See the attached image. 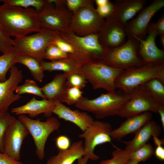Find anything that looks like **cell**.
Masks as SVG:
<instances>
[{"mask_svg": "<svg viewBox=\"0 0 164 164\" xmlns=\"http://www.w3.org/2000/svg\"><path fill=\"white\" fill-rule=\"evenodd\" d=\"M0 23L10 37L15 38L37 32L41 29L38 13L34 8L4 4L0 5Z\"/></svg>", "mask_w": 164, "mask_h": 164, "instance_id": "obj_1", "label": "cell"}, {"mask_svg": "<svg viewBox=\"0 0 164 164\" xmlns=\"http://www.w3.org/2000/svg\"><path fill=\"white\" fill-rule=\"evenodd\" d=\"M129 99L128 94L121 90L108 92L92 99L83 96L75 106L79 109L92 113L97 118L101 119L117 115Z\"/></svg>", "mask_w": 164, "mask_h": 164, "instance_id": "obj_2", "label": "cell"}, {"mask_svg": "<svg viewBox=\"0 0 164 164\" xmlns=\"http://www.w3.org/2000/svg\"><path fill=\"white\" fill-rule=\"evenodd\" d=\"M155 78L164 84V63L146 64L123 70L115 80V87L128 94L135 88Z\"/></svg>", "mask_w": 164, "mask_h": 164, "instance_id": "obj_3", "label": "cell"}, {"mask_svg": "<svg viewBox=\"0 0 164 164\" xmlns=\"http://www.w3.org/2000/svg\"><path fill=\"white\" fill-rule=\"evenodd\" d=\"M139 42L137 39L128 37L121 45L105 49L104 57L100 62L111 67L123 70L142 66L146 63L139 56Z\"/></svg>", "mask_w": 164, "mask_h": 164, "instance_id": "obj_4", "label": "cell"}, {"mask_svg": "<svg viewBox=\"0 0 164 164\" xmlns=\"http://www.w3.org/2000/svg\"><path fill=\"white\" fill-rule=\"evenodd\" d=\"M60 36L59 32L41 29L32 35L15 38L13 39L14 49L19 55L30 56L40 63L44 59L47 47Z\"/></svg>", "mask_w": 164, "mask_h": 164, "instance_id": "obj_5", "label": "cell"}, {"mask_svg": "<svg viewBox=\"0 0 164 164\" xmlns=\"http://www.w3.org/2000/svg\"><path fill=\"white\" fill-rule=\"evenodd\" d=\"M123 70L99 61L91 62L80 67L81 74L94 89L102 88L108 92L115 91V80Z\"/></svg>", "mask_w": 164, "mask_h": 164, "instance_id": "obj_6", "label": "cell"}, {"mask_svg": "<svg viewBox=\"0 0 164 164\" xmlns=\"http://www.w3.org/2000/svg\"><path fill=\"white\" fill-rule=\"evenodd\" d=\"M26 126L32 136L36 147V154L38 159L42 160L45 156V148L50 135L58 130L60 126L58 119L50 117L45 121L34 120L25 114H20L18 119Z\"/></svg>", "mask_w": 164, "mask_h": 164, "instance_id": "obj_7", "label": "cell"}, {"mask_svg": "<svg viewBox=\"0 0 164 164\" xmlns=\"http://www.w3.org/2000/svg\"><path fill=\"white\" fill-rule=\"evenodd\" d=\"M112 130L109 122L94 120L90 126L78 135L79 138L84 139L83 156L93 161L98 160L100 157L94 153L95 148L99 145L111 142Z\"/></svg>", "mask_w": 164, "mask_h": 164, "instance_id": "obj_8", "label": "cell"}, {"mask_svg": "<svg viewBox=\"0 0 164 164\" xmlns=\"http://www.w3.org/2000/svg\"><path fill=\"white\" fill-rule=\"evenodd\" d=\"M104 21L97 13L94 5L83 8L72 13L70 31L80 36L97 34Z\"/></svg>", "mask_w": 164, "mask_h": 164, "instance_id": "obj_9", "label": "cell"}, {"mask_svg": "<svg viewBox=\"0 0 164 164\" xmlns=\"http://www.w3.org/2000/svg\"><path fill=\"white\" fill-rule=\"evenodd\" d=\"M129 99L117 115L126 118L146 111L158 113L159 105L142 85L133 89L128 94Z\"/></svg>", "mask_w": 164, "mask_h": 164, "instance_id": "obj_10", "label": "cell"}, {"mask_svg": "<svg viewBox=\"0 0 164 164\" xmlns=\"http://www.w3.org/2000/svg\"><path fill=\"white\" fill-rule=\"evenodd\" d=\"M47 1L46 6L38 13L40 28L60 33L69 32L72 13L66 6L56 7Z\"/></svg>", "mask_w": 164, "mask_h": 164, "instance_id": "obj_11", "label": "cell"}, {"mask_svg": "<svg viewBox=\"0 0 164 164\" xmlns=\"http://www.w3.org/2000/svg\"><path fill=\"white\" fill-rule=\"evenodd\" d=\"M164 6V0H155L141 10L137 16L126 25L127 36L144 39L147 30L152 17Z\"/></svg>", "mask_w": 164, "mask_h": 164, "instance_id": "obj_12", "label": "cell"}, {"mask_svg": "<svg viewBox=\"0 0 164 164\" xmlns=\"http://www.w3.org/2000/svg\"><path fill=\"white\" fill-rule=\"evenodd\" d=\"M29 134L25 125L16 119L8 127L3 140V153L17 161L20 159V150L23 142Z\"/></svg>", "mask_w": 164, "mask_h": 164, "instance_id": "obj_13", "label": "cell"}, {"mask_svg": "<svg viewBox=\"0 0 164 164\" xmlns=\"http://www.w3.org/2000/svg\"><path fill=\"white\" fill-rule=\"evenodd\" d=\"M97 34L100 44L106 50L121 45L126 41L127 36L125 26L111 16L106 19Z\"/></svg>", "mask_w": 164, "mask_h": 164, "instance_id": "obj_14", "label": "cell"}, {"mask_svg": "<svg viewBox=\"0 0 164 164\" xmlns=\"http://www.w3.org/2000/svg\"><path fill=\"white\" fill-rule=\"evenodd\" d=\"M144 39L136 38L139 42V55L146 64L164 63V51L158 48L155 39L158 34L152 22L149 23Z\"/></svg>", "mask_w": 164, "mask_h": 164, "instance_id": "obj_15", "label": "cell"}, {"mask_svg": "<svg viewBox=\"0 0 164 164\" xmlns=\"http://www.w3.org/2000/svg\"><path fill=\"white\" fill-rule=\"evenodd\" d=\"M10 76L4 82H0V114L7 112L10 106L22 97L14 91L22 80V71L14 66L9 70Z\"/></svg>", "mask_w": 164, "mask_h": 164, "instance_id": "obj_16", "label": "cell"}, {"mask_svg": "<svg viewBox=\"0 0 164 164\" xmlns=\"http://www.w3.org/2000/svg\"><path fill=\"white\" fill-rule=\"evenodd\" d=\"M60 36L78 46L88 54L93 61H101L104 57L106 50L100 44L97 34L80 36L69 31L60 33Z\"/></svg>", "mask_w": 164, "mask_h": 164, "instance_id": "obj_17", "label": "cell"}, {"mask_svg": "<svg viewBox=\"0 0 164 164\" xmlns=\"http://www.w3.org/2000/svg\"><path fill=\"white\" fill-rule=\"evenodd\" d=\"M54 102L55 105L53 113L57 115L59 118L73 123L83 132L90 126L94 120L86 111L72 110L56 100Z\"/></svg>", "mask_w": 164, "mask_h": 164, "instance_id": "obj_18", "label": "cell"}, {"mask_svg": "<svg viewBox=\"0 0 164 164\" xmlns=\"http://www.w3.org/2000/svg\"><path fill=\"white\" fill-rule=\"evenodd\" d=\"M146 0H117L113 2L114 6L111 16L123 26L126 25L145 5Z\"/></svg>", "mask_w": 164, "mask_h": 164, "instance_id": "obj_19", "label": "cell"}, {"mask_svg": "<svg viewBox=\"0 0 164 164\" xmlns=\"http://www.w3.org/2000/svg\"><path fill=\"white\" fill-rule=\"evenodd\" d=\"M55 105L54 101L45 98L39 100L34 97L25 104L12 108L11 112L15 115L28 114L31 118H34L41 114H44L46 117H49L53 113Z\"/></svg>", "mask_w": 164, "mask_h": 164, "instance_id": "obj_20", "label": "cell"}, {"mask_svg": "<svg viewBox=\"0 0 164 164\" xmlns=\"http://www.w3.org/2000/svg\"><path fill=\"white\" fill-rule=\"evenodd\" d=\"M152 117V113L146 111L127 118L118 128L112 130L111 137V138L119 140L130 134L135 133L150 121Z\"/></svg>", "mask_w": 164, "mask_h": 164, "instance_id": "obj_21", "label": "cell"}, {"mask_svg": "<svg viewBox=\"0 0 164 164\" xmlns=\"http://www.w3.org/2000/svg\"><path fill=\"white\" fill-rule=\"evenodd\" d=\"M160 126L154 121H150L135 134L131 140L125 142V149L131 153L147 143L152 136L159 137L161 134Z\"/></svg>", "mask_w": 164, "mask_h": 164, "instance_id": "obj_22", "label": "cell"}, {"mask_svg": "<svg viewBox=\"0 0 164 164\" xmlns=\"http://www.w3.org/2000/svg\"><path fill=\"white\" fill-rule=\"evenodd\" d=\"M83 141L80 140L73 142L67 149L59 150L58 154L51 156L45 164H73L83 156Z\"/></svg>", "mask_w": 164, "mask_h": 164, "instance_id": "obj_23", "label": "cell"}, {"mask_svg": "<svg viewBox=\"0 0 164 164\" xmlns=\"http://www.w3.org/2000/svg\"><path fill=\"white\" fill-rule=\"evenodd\" d=\"M69 73H64L57 74L52 81L41 87L42 91L46 99L51 101L56 100L63 103L67 88V78Z\"/></svg>", "mask_w": 164, "mask_h": 164, "instance_id": "obj_24", "label": "cell"}, {"mask_svg": "<svg viewBox=\"0 0 164 164\" xmlns=\"http://www.w3.org/2000/svg\"><path fill=\"white\" fill-rule=\"evenodd\" d=\"M53 43L67 53L70 58L75 61L80 67L93 61L91 57L78 46L60 36Z\"/></svg>", "mask_w": 164, "mask_h": 164, "instance_id": "obj_25", "label": "cell"}, {"mask_svg": "<svg viewBox=\"0 0 164 164\" xmlns=\"http://www.w3.org/2000/svg\"><path fill=\"white\" fill-rule=\"evenodd\" d=\"M40 65L44 71L60 70L64 73H76L81 74L80 66L75 61L70 58L50 62L43 60L40 63Z\"/></svg>", "mask_w": 164, "mask_h": 164, "instance_id": "obj_26", "label": "cell"}, {"mask_svg": "<svg viewBox=\"0 0 164 164\" xmlns=\"http://www.w3.org/2000/svg\"><path fill=\"white\" fill-rule=\"evenodd\" d=\"M15 62L26 67L33 77L37 81L42 82L44 77V71L40 67L39 62L35 58L28 55H19Z\"/></svg>", "mask_w": 164, "mask_h": 164, "instance_id": "obj_27", "label": "cell"}, {"mask_svg": "<svg viewBox=\"0 0 164 164\" xmlns=\"http://www.w3.org/2000/svg\"><path fill=\"white\" fill-rule=\"evenodd\" d=\"M164 84L159 80L155 78L142 85L159 105H164Z\"/></svg>", "mask_w": 164, "mask_h": 164, "instance_id": "obj_28", "label": "cell"}, {"mask_svg": "<svg viewBox=\"0 0 164 164\" xmlns=\"http://www.w3.org/2000/svg\"><path fill=\"white\" fill-rule=\"evenodd\" d=\"M19 54L14 49L10 53L3 54L0 56V82H3L6 80L7 72L14 66L15 60Z\"/></svg>", "mask_w": 164, "mask_h": 164, "instance_id": "obj_29", "label": "cell"}, {"mask_svg": "<svg viewBox=\"0 0 164 164\" xmlns=\"http://www.w3.org/2000/svg\"><path fill=\"white\" fill-rule=\"evenodd\" d=\"M3 4L27 8H32L38 13L48 5L47 0H1Z\"/></svg>", "mask_w": 164, "mask_h": 164, "instance_id": "obj_30", "label": "cell"}, {"mask_svg": "<svg viewBox=\"0 0 164 164\" xmlns=\"http://www.w3.org/2000/svg\"><path fill=\"white\" fill-rule=\"evenodd\" d=\"M15 91L16 94L20 95L25 94H29L37 95L43 99L45 98L41 88L34 80L30 79L25 80L22 84L18 85L15 88Z\"/></svg>", "mask_w": 164, "mask_h": 164, "instance_id": "obj_31", "label": "cell"}, {"mask_svg": "<svg viewBox=\"0 0 164 164\" xmlns=\"http://www.w3.org/2000/svg\"><path fill=\"white\" fill-rule=\"evenodd\" d=\"M154 154V149L149 143H147L130 153V159L138 163L144 162L150 158Z\"/></svg>", "mask_w": 164, "mask_h": 164, "instance_id": "obj_32", "label": "cell"}, {"mask_svg": "<svg viewBox=\"0 0 164 164\" xmlns=\"http://www.w3.org/2000/svg\"><path fill=\"white\" fill-rule=\"evenodd\" d=\"M130 153L125 149L116 147L112 152V158L103 160L99 164H125L130 159Z\"/></svg>", "mask_w": 164, "mask_h": 164, "instance_id": "obj_33", "label": "cell"}, {"mask_svg": "<svg viewBox=\"0 0 164 164\" xmlns=\"http://www.w3.org/2000/svg\"><path fill=\"white\" fill-rule=\"evenodd\" d=\"M16 118L7 112L0 114V151L3 152V140L6 131L9 126Z\"/></svg>", "mask_w": 164, "mask_h": 164, "instance_id": "obj_34", "label": "cell"}, {"mask_svg": "<svg viewBox=\"0 0 164 164\" xmlns=\"http://www.w3.org/2000/svg\"><path fill=\"white\" fill-rule=\"evenodd\" d=\"M13 39L8 34L0 23V52L9 53L14 50Z\"/></svg>", "mask_w": 164, "mask_h": 164, "instance_id": "obj_35", "label": "cell"}, {"mask_svg": "<svg viewBox=\"0 0 164 164\" xmlns=\"http://www.w3.org/2000/svg\"><path fill=\"white\" fill-rule=\"evenodd\" d=\"M84 92L76 87H67L65 93L63 103L69 105L75 104L82 97Z\"/></svg>", "mask_w": 164, "mask_h": 164, "instance_id": "obj_36", "label": "cell"}, {"mask_svg": "<svg viewBox=\"0 0 164 164\" xmlns=\"http://www.w3.org/2000/svg\"><path fill=\"white\" fill-rule=\"evenodd\" d=\"M69 58L68 55L52 43L46 48L44 54V59L51 61Z\"/></svg>", "mask_w": 164, "mask_h": 164, "instance_id": "obj_37", "label": "cell"}, {"mask_svg": "<svg viewBox=\"0 0 164 164\" xmlns=\"http://www.w3.org/2000/svg\"><path fill=\"white\" fill-rule=\"evenodd\" d=\"M87 82L81 74L71 73H69L67 77L66 85L67 87H76L81 90L86 86Z\"/></svg>", "mask_w": 164, "mask_h": 164, "instance_id": "obj_38", "label": "cell"}, {"mask_svg": "<svg viewBox=\"0 0 164 164\" xmlns=\"http://www.w3.org/2000/svg\"><path fill=\"white\" fill-rule=\"evenodd\" d=\"M94 0H66V7L72 13L80 9L94 5Z\"/></svg>", "mask_w": 164, "mask_h": 164, "instance_id": "obj_39", "label": "cell"}, {"mask_svg": "<svg viewBox=\"0 0 164 164\" xmlns=\"http://www.w3.org/2000/svg\"><path fill=\"white\" fill-rule=\"evenodd\" d=\"M114 9V6L113 3L110 1L104 5L97 6L95 9L98 14L104 19L111 16L113 13Z\"/></svg>", "mask_w": 164, "mask_h": 164, "instance_id": "obj_40", "label": "cell"}, {"mask_svg": "<svg viewBox=\"0 0 164 164\" xmlns=\"http://www.w3.org/2000/svg\"><path fill=\"white\" fill-rule=\"evenodd\" d=\"M56 144L59 150H64L68 149L70 146L69 138L64 135H60L55 139Z\"/></svg>", "mask_w": 164, "mask_h": 164, "instance_id": "obj_41", "label": "cell"}, {"mask_svg": "<svg viewBox=\"0 0 164 164\" xmlns=\"http://www.w3.org/2000/svg\"><path fill=\"white\" fill-rule=\"evenodd\" d=\"M153 141L156 146L154 153L156 156L161 160H164V148L162 145L164 144V140L160 139L159 137L153 136Z\"/></svg>", "mask_w": 164, "mask_h": 164, "instance_id": "obj_42", "label": "cell"}, {"mask_svg": "<svg viewBox=\"0 0 164 164\" xmlns=\"http://www.w3.org/2000/svg\"><path fill=\"white\" fill-rule=\"evenodd\" d=\"M0 164H22V162L16 160L0 151Z\"/></svg>", "mask_w": 164, "mask_h": 164, "instance_id": "obj_43", "label": "cell"}, {"mask_svg": "<svg viewBox=\"0 0 164 164\" xmlns=\"http://www.w3.org/2000/svg\"><path fill=\"white\" fill-rule=\"evenodd\" d=\"M153 26L156 30L158 35L164 34V14L155 22H152Z\"/></svg>", "mask_w": 164, "mask_h": 164, "instance_id": "obj_44", "label": "cell"}, {"mask_svg": "<svg viewBox=\"0 0 164 164\" xmlns=\"http://www.w3.org/2000/svg\"><path fill=\"white\" fill-rule=\"evenodd\" d=\"M53 4L55 7H60L66 6V0H48Z\"/></svg>", "mask_w": 164, "mask_h": 164, "instance_id": "obj_45", "label": "cell"}, {"mask_svg": "<svg viewBox=\"0 0 164 164\" xmlns=\"http://www.w3.org/2000/svg\"><path fill=\"white\" fill-rule=\"evenodd\" d=\"M158 113H159L163 129L164 128V105H159Z\"/></svg>", "mask_w": 164, "mask_h": 164, "instance_id": "obj_46", "label": "cell"}, {"mask_svg": "<svg viewBox=\"0 0 164 164\" xmlns=\"http://www.w3.org/2000/svg\"><path fill=\"white\" fill-rule=\"evenodd\" d=\"M94 2L97 6H101L108 3L110 1L109 0H95Z\"/></svg>", "mask_w": 164, "mask_h": 164, "instance_id": "obj_47", "label": "cell"}, {"mask_svg": "<svg viewBox=\"0 0 164 164\" xmlns=\"http://www.w3.org/2000/svg\"><path fill=\"white\" fill-rule=\"evenodd\" d=\"M88 160L87 158L83 156L78 159L77 164H87Z\"/></svg>", "mask_w": 164, "mask_h": 164, "instance_id": "obj_48", "label": "cell"}, {"mask_svg": "<svg viewBox=\"0 0 164 164\" xmlns=\"http://www.w3.org/2000/svg\"><path fill=\"white\" fill-rule=\"evenodd\" d=\"M160 42L162 47L164 48V34L160 35Z\"/></svg>", "mask_w": 164, "mask_h": 164, "instance_id": "obj_49", "label": "cell"}, {"mask_svg": "<svg viewBox=\"0 0 164 164\" xmlns=\"http://www.w3.org/2000/svg\"><path fill=\"white\" fill-rule=\"evenodd\" d=\"M138 162L133 160L129 159L125 164H138Z\"/></svg>", "mask_w": 164, "mask_h": 164, "instance_id": "obj_50", "label": "cell"}, {"mask_svg": "<svg viewBox=\"0 0 164 164\" xmlns=\"http://www.w3.org/2000/svg\"><path fill=\"white\" fill-rule=\"evenodd\" d=\"M0 2H1V0H0Z\"/></svg>", "mask_w": 164, "mask_h": 164, "instance_id": "obj_51", "label": "cell"}]
</instances>
